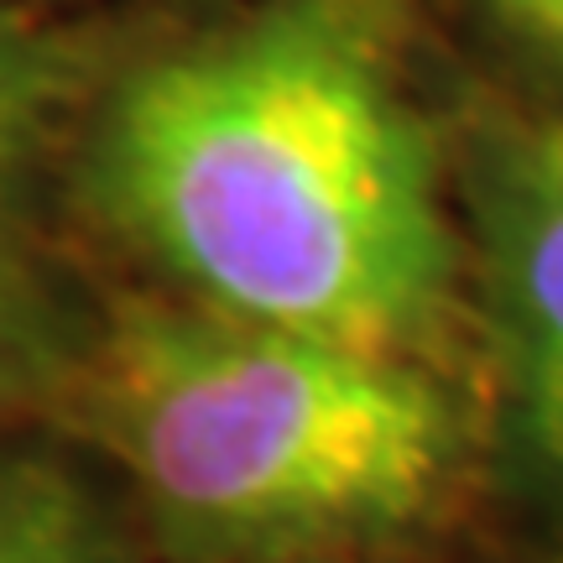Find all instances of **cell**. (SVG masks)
Returning <instances> with one entry per match:
<instances>
[{
	"instance_id": "8992f818",
	"label": "cell",
	"mask_w": 563,
	"mask_h": 563,
	"mask_svg": "<svg viewBox=\"0 0 563 563\" xmlns=\"http://www.w3.org/2000/svg\"><path fill=\"white\" fill-rule=\"evenodd\" d=\"M79 340H68L58 302L47 298L16 245H0V412L37 391H63Z\"/></svg>"
},
{
	"instance_id": "5b68a950",
	"label": "cell",
	"mask_w": 563,
	"mask_h": 563,
	"mask_svg": "<svg viewBox=\"0 0 563 563\" xmlns=\"http://www.w3.org/2000/svg\"><path fill=\"white\" fill-rule=\"evenodd\" d=\"M79 84V47L0 0V245L32 188L47 141L58 131L63 104Z\"/></svg>"
},
{
	"instance_id": "277c9868",
	"label": "cell",
	"mask_w": 563,
	"mask_h": 563,
	"mask_svg": "<svg viewBox=\"0 0 563 563\" xmlns=\"http://www.w3.org/2000/svg\"><path fill=\"white\" fill-rule=\"evenodd\" d=\"M0 563H136L125 527L79 470L0 449Z\"/></svg>"
},
{
	"instance_id": "52a82bcc",
	"label": "cell",
	"mask_w": 563,
	"mask_h": 563,
	"mask_svg": "<svg viewBox=\"0 0 563 563\" xmlns=\"http://www.w3.org/2000/svg\"><path fill=\"white\" fill-rule=\"evenodd\" d=\"M485 21L538 74L563 84V0H475Z\"/></svg>"
},
{
	"instance_id": "3957f363",
	"label": "cell",
	"mask_w": 563,
	"mask_h": 563,
	"mask_svg": "<svg viewBox=\"0 0 563 563\" xmlns=\"http://www.w3.org/2000/svg\"><path fill=\"white\" fill-rule=\"evenodd\" d=\"M501 443L563 538V121H496L464 167Z\"/></svg>"
},
{
	"instance_id": "6da1fadb",
	"label": "cell",
	"mask_w": 563,
	"mask_h": 563,
	"mask_svg": "<svg viewBox=\"0 0 563 563\" xmlns=\"http://www.w3.org/2000/svg\"><path fill=\"white\" fill-rule=\"evenodd\" d=\"M79 183L199 308L412 361L454 329L464 241L397 0H262L141 58L89 115Z\"/></svg>"
},
{
	"instance_id": "7a4b0ae2",
	"label": "cell",
	"mask_w": 563,
	"mask_h": 563,
	"mask_svg": "<svg viewBox=\"0 0 563 563\" xmlns=\"http://www.w3.org/2000/svg\"><path fill=\"white\" fill-rule=\"evenodd\" d=\"M63 391L167 563H376L449 517L470 412L433 361L131 298Z\"/></svg>"
}]
</instances>
